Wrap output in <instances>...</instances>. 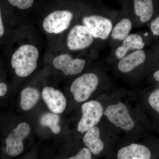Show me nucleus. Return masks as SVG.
Returning <instances> with one entry per match:
<instances>
[{
  "instance_id": "1",
  "label": "nucleus",
  "mask_w": 159,
  "mask_h": 159,
  "mask_svg": "<svg viewBox=\"0 0 159 159\" xmlns=\"http://www.w3.org/2000/svg\"><path fill=\"white\" fill-rule=\"evenodd\" d=\"M39 52L35 46L30 44L20 47L11 56V66L18 76L25 77L31 75L37 66Z\"/></svg>"
},
{
  "instance_id": "4",
  "label": "nucleus",
  "mask_w": 159,
  "mask_h": 159,
  "mask_svg": "<svg viewBox=\"0 0 159 159\" xmlns=\"http://www.w3.org/2000/svg\"><path fill=\"white\" fill-rule=\"evenodd\" d=\"M73 14L68 10H57L51 12L43 21V27L46 32L59 34L66 31L70 25Z\"/></svg>"
},
{
  "instance_id": "15",
  "label": "nucleus",
  "mask_w": 159,
  "mask_h": 159,
  "mask_svg": "<svg viewBox=\"0 0 159 159\" xmlns=\"http://www.w3.org/2000/svg\"><path fill=\"white\" fill-rule=\"evenodd\" d=\"M134 4L135 13L140 21L142 23L149 21L154 13L152 0H134Z\"/></svg>"
},
{
  "instance_id": "7",
  "label": "nucleus",
  "mask_w": 159,
  "mask_h": 159,
  "mask_svg": "<svg viewBox=\"0 0 159 159\" xmlns=\"http://www.w3.org/2000/svg\"><path fill=\"white\" fill-rule=\"evenodd\" d=\"M31 129L26 122L20 123L6 139V152L11 157L18 156L24 149L23 140L29 135Z\"/></svg>"
},
{
  "instance_id": "8",
  "label": "nucleus",
  "mask_w": 159,
  "mask_h": 159,
  "mask_svg": "<svg viewBox=\"0 0 159 159\" xmlns=\"http://www.w3.org/2000/svg\"><path fill=\"white\" fill-rule=\"evenodd\" d=\"M94 39L86 26L83 25H76L71 29L68 34L67 46L71 51L83 50L92 44Z\"/></svg>"
},
{
  "instance_id": "20",
  "label": "nucleus",
  "mask_w": 159,
  "mask_h": 159,
  "mask_svg": "<svg viewBox=\"0 0 159 159\" xmlns=\"http://www.w3.org/2000/svg\"><path fill=\"white\" fill-rule=\"evenodd\" d=\"M148 102L151 106L159 113V89L155 90L151 93Z\"/></svg>"
},
{
  "instance_id": "12",
  "label": "nucleus",
  "mask_w": 159,
  "mask_h": 159,
  "mask_svg": "<svg viewBox=\"0 0 159 159\" xmlns=\"http://www.w3.org/2000/svg\"><path fill=\"white\" fill-rule=\"evenodd\" d=\"M146 57L143 50H136L120 59L118 64V69L122 73H129L142 64Z\"/></svg>"
},
{
  "instance_id": "11",
  "label": "nucleus",
  "mask_w": 159,
  "mask_h": 159,
  "mask_svg": "<svg viewBox=\"0 0 159 159\" xmlns=\"http://www.w3.org/2000/svg\"><path fill=\"white\" fill-rule=\"evenodd\" d=\"M151 152L149 148L142 145L132 144L119 151L118 159H150Z\"/></svg>"
},
{
  "instance_id": "2",
  "label": "nucleus",
  "mask_w": 159,
  "mask_h": 159,
  "mask_svg": "<svg viewBox=\"0 0 159 159\" xmlns=\"http://www.w3.org/2000/svg\"><path fill=\"white\" fill-rule=\"evenodd\" d=\"M99 82V77L93 73L83 74L75 79L70 87L75 100L77 102L87 100L97 89Z\"/></svg>"
},
{
  "instance_id": "24",
  "label": "nucleus",
  "mask_w": 159,
  "mask_h": 159,
  "mask_svg": "<svg viewBox=\"0 0 159 159\" xmlns=\"http://www.w3.org/2000/svg\"><path fill=\"white\" fill-rule=\"evenodd\" d=\"M5 32L4 25L2 20V16H1V10H0V37H2Z\"/></svg>"
},
{
  "instance_id": "25",
  "label": "nucleus",
  "mask_w": 159,
  "mask_h": 159,
  "mask_svg": "<svg viewBox=\"0 0 159 159\" xmlns=\"http://www.w3.org/2000/svg\"><path fill=\"white\" fill-rule=\"evenodd\" d=\"M153 77L157 81H159V70L155 72L153 74Z\"/></svg>"
},
{
  "instance_id": "22",
  "label": "nucleus",
  "mask_w": 159,
  "mask_h": 159,
  "mask_svg": "<svg viewBox=\"0 0 159 159\" xmlns=\"http://www.w3.org/2000/svg\"><path fill=\"white\" fill-rule=\"evenodd\" d=\"M150 29L153 35L159 36V16L152 21Z\"/></svg>"
},
{
  "instance_id": "23",
  "label": "nucleus",
  "mask_w": 159,
  "mask_h": 159,
  "mask_svg": "<svg viewBox=\"0 0 159 159\" xmlns=\"http://www.w3.org/2000/svg\"><path fill=\"white\" fill-rule=\"evenodd\" d=\"M8 91V87L4 83H0V97L6 95Z\"/></svg>"
},
{
  "instance_id": "3",
  "label": "nucleus",
  "mask_w": 159,
  "mask_h": 159,
  "mask_svg": "<svg viewBox=\"0 0 159 159\" xmlns=\"http://www.w3.org/2000/svg\"><path fill=\"white\" fill-rule=\"evenodd\" d=\"M82 116L78 123L77 129L84 134L96 126L100 122L103 114V109L100 102L91 100L82 105Z\"/></svg>"
},
{
  "instance_id": "5",
  "label": "nucleus",
  "mask_w": 159,
  "mask_h": 159,
  "mask_svg": "<svg viewBox=\"0 0 159 159\" xmlns=\"http://www.w3.org/2000/svg\"><path fill=\"white\" fill-rule=\"evenodd\" d=\"M103 114L110 122L121 129L129 131L134 127V122L128 108L122 102L109 106Z\"/></svg>"
},
{
  "instance_id": "18",
  "label": "nucleus",
  "mask_w": 159,
  "mask_h": 159,
  "mask_svg": "<svg viewBox=\"0 0 159 159\" xmlns=\"http://www.w3.org/2000/svg\"><path fill=\"white\" fill-rule=\"evenodd\" d=\"M59 121V116L57 114L47 113L41 117L39 123L42 126H47L51 129L53 133L57 134L61 131V127L58 124Z\"/></svg>"
},
{
  "instance_id": "9",
  "label": "nucleus",
  "mask_w": 159,
  "mask_h": 159,
  "mask_svg": "<svg viewBox=\"0 0 159 159\" xmlns=\"http://www.w3.org/2000/svg\"><path fill=\"white\" fill-rule=\"evenodd\" d=\"M85 60L73 58L68 54L58 55L54 58L53 62L55 68L60 70L67 76L81 73L85 67Z\"/></svg>"
},
{
  "instance_id": "14",
  "label": "nucleus",
  "mask_w": 159,
  "mask_h": 159,
  "mask_svg": "<svg viewBox=\"0 0 159 159\" xmlns=\"http://www.w3.org/2000/svg\"><path fill=\"white\" fill-rule=\"evenodd\" d=\"M83 142L91 153L94 155L99 154L104 148V143L100 138V130L97 126L86 132Z\"/></svg>"
},
{
  "instance_id": "13",
  "label": "nucleus",
  "mask_w": 159,
  "mask_h": 159,
  "mask_svg": "<svg viewBox=\"0 0 159 159\" xmlns=\"http://www.w3.org/2000/svg\"><path fill=\"white\" fill-rule=\"evenodd\" d=\"M145 46V43L141 35L130 34L122 41V44L116 49L115 55L118 59H121L126 56L129 51L142 50Z\"/></svg>"
},
{
  "instance_id": "6",
  "label": "nucleus",
  "mask_w": 159,
  "mask_h": 159,
  "mask_svg": "<svg viewBox=\"0 0 159 159\" xmlns=\"http://www.w3.org/2000/svg\"><path fill=\"white\" fill-rule=\"evenodd\" d=\"M82 23L89 29L94 38L102 40L108 39L113 28L110 19L97 15L85 16L83 19Z\"/></svg>"
},
{
  "instance_id": "21",
  "label": "nucleus",
  "mask_w": 159,
  "mask_h": 159,
  "mask_svg": "<svg viewBox=\"0 0 159 159\" xmlns=\"http://www.w3.org/2000/svg\"><path fill=\"white\" fill-rule=\"evenodd\" d=\"M69 159H92V153L88 148H83L76 155Z\"/></svg>"
},
{
  "instance_id": "10",
  "label": "nucleus",
  "mask_w": 159,
  "mask_h": 159,
  "mask_svg": "<svg viewBox=\"0 0 159 159\" xmlns=\"http://www.w3.org/2000/svg\"><path fill=\"white\" fill-rule=\"evenodd\" d=\"M42 97L52 112L61 114L65 109L66 100L61 91L55 89L51 87H46L43 89Z\"/></svg>"
},
{
  "instance_id": "17",
  "label": "nucleus",
  "mask_w": 159,
  "mask_h": 159,
  "mask_svg": "<svg viewBox=\"0 0 159 159\" xmlns=\"http://www.w3.org/2000/svg\"><path fill=\"white\" fill-rule=\"evenodd\" d=\"M132 28L131 21L127 18L122 19L113 28L111 37L116 40L123 41L130 34Z\"/></svg>"
},
{
  "instance_id": "16",
  "label": "nucleus",
  "mask_w": 159,
  "mask_h": 159,
  "mask_svg": "<svg viewBox=\"0 0 159 159\" xmlns=\"http://www.w3.org/2000/svg\"><path fill=\"white\" fill-rule=\"evenodd\" d=\"M39 91L32 87H27L23 90L20 95V104L25 111L31 109L37 103L39 99Z\"/></svg>"
},
{
  "instance_id": "19",
  "label": "nucleus",
  "mask_w": 159,
  "mask_h": 159,
  "mask_svg": "<svg viewBox=\"0 0 159 159\" xmlns=\"http://www.w3.org/2000/svg\"><path fill=\"white\" fill-rule=\"evenodd\" d=\"M12 6L20 9H28L33 5L34 0H8Z\"/></svg>"
}]
</instances>
